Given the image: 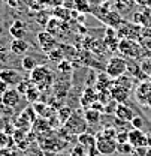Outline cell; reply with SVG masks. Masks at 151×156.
I'll use <instances>...</instances> for the list:
<instances>
[{
    "label": "cell",
    "mask_w": 151,
    "mask_h": 156,
    "mask_svg": "<svg viewBox=\"0 0 151 156\" xmlns=\"http://www.w3.org/2000/svg\"><path fill=\"white\" fill-rule=\"evenodd\" d=\"M30 81L38 87L40 92L43 90H48L53 83H54V75H53V71L45 66V65H38L32 72H30Z\"/></svg>",
    "instance_id": "6da1fadb"
},
{
    "label": "cell",
    "mask_w": 151,
    "mask_h": 156,
    "mask_svg": "<svg viewBox=\"0 0 151 156\" xmlns=\"http://www.w3.org/2000/svg\"><path fill=\"white\" fill-rule=\"evenodd\" d=\"M127 68H129V63L126 57H120V56H114L106 62V66H105V74H108L112 80L126 75L127 72Z\"/></svg>",
    "instance_id": "7a4b0ae2"
},
{
    "label": "cell",
    "mask_w": 151,
    "mask_h": 156,
    "mask_svg": "<svg viewBox=\"0 0 151 156\" xmlns=\"http://www.w3.org/2000/svg\"><path fill=\"white\" fill-rule=\"evenodd\" d=\"M118 51L127 58H139L142 56V47L136 42V39H121L118 45Z\"/></svg>",
    "instance_id": "3957f363"
},
{
    "label": "cell",
    "mask_w": 151,
    "mask_h": 156,
    "mask_svg": "<svg viewBox=\"0 0 151 156\" xmlns=\"http://www.w3.org/2000/svg\"><path fill=\"white\" fill-rule=\"evenodd\" d=\"M100 12H102V14H99L97 17L102 20L108 27H114V29H117V27L123 23L121 15H120L115 9H111V6H109L108 3L100 6Z\"/></svg>",
    "instance_id": "277c9868"
},
{
    "label": "cell",
    "mask_w": 151,
    "mask_h": 156,
    "mask_svg": "<svg viewBox=\"0 0 151 156\" xmlns=\"http://www.w3.org/2000/svg\"><path fill=\"white\" fill-rule=\"evenodd\" d=\"M117 140L115 138H108V136L102 135L100 132L96 135V149L99 152V155H112L117 152Z\"/></svg>",
    "instance_id": "5b68a950"
},
{
    "label": "cell",
    "mask_w": 151,
    "mask_h": 156,
    "mask_svg": "<svg viewBox=\"0 0 151 156\" xmlns=\"http://www.w3.org/2000/svg\"><path fill=\"white\" fill-rule=\"evenodd\" d=\"M141 26L135 24V23H127L123 21L118 27H117V35L120 39H136L141 36Z\"/></svg>",
    "instance_id": "8992f818"
},
{
    "label": "cell",
    "mask_w": 151,
    "mask_h": 156,
    "mask_svg": "<svg viewBox=\"0 0 151 156\" xmlns=\"http://www.w3.org/2000/svg\"><path fill=\"white\" fill-rule=\"evenodd\" d=\"M36 38H38V42H39V47H40V50L43 51V53H50V51H53L54 48H57V45H58V42H57V39L54 35H51L50 32H46V30H43V32H39L38 35H36Z\"/></svg>",
    "instance_id": "52a82bcc"
},
{
    "label": "cell",
    "mask_w": 151,
    "mask_h": 156,
    "mask_svg": "<svg viewBox=\"0 0 151 156\" xmlns=\"http://www.w3.org/2000/svg\"><path fill=\"white\" fill-rule=\"evenodd\" d=\"M21 98H22V95L19 93L15 87H9V89L0 96V102H2V105L6 107V108H15V107L19 105Z\"/></svg>",
    "instance_id": "ba28073f"
},
{
    "label": "cell",
    "mask_w": 151,
    "mask_h": 156,
    "mask_svg": "<svg viewBox=\"0 0 151 156\" xmlns=\"http://www.w3.org/2000/svg\"><path fill=\"white\" fill-rule=\"evenodd\" d=\"M0 78L9 86V87H17L19 83L24 80L21 72H18L17 69H12V68H5V69H0Z\"/></svg>",
    "instance_id": "9c48e42d"
},
{
    "label": "cell",
    "mask_w": 151,
    "mask_h": 156,
    "mask_svg": "<svg viewBox=\"0 0 151 156\" xmlns=\"http://www.w3.org/2000/svg\"><path fill=\"white\" fill-rule=\"evenodd\" d=\"M64 128L67 131H70V134H84L85 132V128H87V122L85 119L79 117L78 114H72L70 119L64 123Z\"/></svg>",
    "instance_id": "30bf717a"
},
{
    "label": "cell",
    "mask_w": 151,
    "mask_h": 156,
    "mask_svg": "<svg viewBox=\"0 0 151 156\" xmlns=\"http://www.w3.org/2000/svg\"><path fill=\"white\" fill-rule=\"evenodd\" d=\"M105 35L106 36L103 39V47H106V50H109V51H118V45H120L121 39L118 38V35H117V29L108 27Z\"/></svg>",
    "instance_id": "8fae6325"
},
{
    "label": "cell",
    "mask_w": 151,
    "mask_h": 156,
    "mask_svg": "<svg viewBox=\"0 0 151 156\" xmlns=\"http://www.w3.org/2000/svg\"><path fill=\"white\" fill-rule=\"evenodd\" d=\"M129 143L133 147H147V135L142 129L129 131Z\"/></svg>",
    "instance_id": "7c38bea8"
},
{
    "label": "cell",
    "mask_w": 151,
    "mask_h": 156,
    "mask_svg": "<svg viewBox=\"0 0 151 156\" xmlns=\"http://www.w3.org/2000/svg\"><path fill=\"white\" fill-rule=\"evenodd\" d=\"M30 45L26 39H12L11 45H9V51L15 56H24L29 51Z\"/></svg>",
    "instance_id": "4fadbf2b"
},
{
    "label": "cell",
    "mask_w": 151,
    "mask_h": 156,
    "mask_svg": "<svg viewBox=\"0 0 151 156\" xmlns=\"http://www.w3.org/2000/svg\"><path fill=\"white\" fill-rule=\"evenodd\" d=\"M115 116L118 117V120H121L123 123L124 122L130 123L133 120V117H135V113H133V110L130 107H127L124 104H118L117 108H115Z\"/></svg>",
    "instance_id": "5bb4252c"
},
{
    "label": "cell",
    "mask_w": 151,
    "mask_h": 156,
    "mask_svg": "<svg viewBox=\"0 0 151 156\" xmlns=\"http://www.w3.org/2000/svg\"><path fill=\"white\" fill-rule=\"evenodd\" d=\"M9 33L14 39H24V36L27 35V27L21 20H15L9 27Z\"/></svg>",
    "instance_id": "9a60e30c"
},
{
    "label": "cell",
    "mask_w": 151,
    "mask_h": 156,
    "mask_svg": "<svg viewBox=\"0 0 151 156\" xmlns=\"http://www.w3.org/2000/svg\"><path fill=\"white\" fill-rule=\"evenodd\" d=\"M133 23L138 24V26H141V27L145 26V24H148V23H151V8L145 6V8H142V11L135 12L133 14Z\"/></svg>",
    "instance_id": "2e32d148"
},
{
    "label": "cell",
    "mask_w": 151,
    "mask_h": 156,
    "mask_svg": "<svg viewBox=\"0 0 151 156\" xmlns=\"http://www.w3.org/2000/svg\"><path fill=\"white\" fill-rule=\"evenodd\" d=\"M111 95L115 99V102L124 104L129 99V90L124 89V87H121V86H118V84H115L114 87H111Z\"/></svg>",
    "instance_id": "e0dca14e"
},
{
    "label": "cell",
    "mask_w": 151,
    "mask_h": 156,
    "mask_svg": "<svg viewBox=\"0 0 151 156\" xmlns=\"http://www.w3.org/2000/svg\"><path fill=\"white\" fill-rule=\"evenodd\" d=\"M133 5H135L133 0H114V9H115L120 15L130 12Z\"/></svg>",
    "instance_id": "ac0fdd59"
},
{
    "label": "cell",
    "mask_w": 151,
    "mask_h": 156,
    "mask_svg": "<svg viewBox=\"0 0 151 156\" xmlns=\"http://www.w3.org/2000/svg\"><path fill=\"white\" fill-rule=\"evenodd\" d=\"M72 11H69L67 8H61V6H56L54 8V11H53V15H54V18L60 20V21H69L70 20V14Z\"/></svg>",
    "instance_id": "d6986e66"
},
{
    "label": "cell",
    "mask_w": 151,
    "mask_h": 156,
    "mask_svg": "<svg viewBox=\"0 0 151 156\" xmlns=\"http://www.w3.org/2000/svg\"><path fill=\"white\" fill-rule=\"evenodd\" d=\"M38 66V62L33 56H24L21 58V68L26 71V72H32L35 68Z\"/></svg>",
    "instance_id": "ffe728a7"
},
{
    "label": "cell",
    "mask_w": 151,
    "mask_h": 156,
    "mask_svg": "<svg viewBox=\"0 0 151 156\" xmlns=\"http://www.w3.org/2000/svg\"><path fill=\"white\" fill-rule=\"evenodd\" d=\"M84 119H85V122L88 125H96L99 122V119H100V111H97L94 108H88L85 111V117Z\"/></svg>",
    "instance_id": "44dd1931"
},
{
    "label": "cell",
    "mask_w": 151,
    "mask_h": 156,
    "mask_svg": "<svg viewBox=\"0 0 151 156\" xmlns=\"http://www.w3.org/2000/svg\"><path fill=\"white\" fill-rule=\"evenodd\" d=\"M78 141H79V144L84 146V147H87V146L93 147L96 144V135H90L88 132H84V134H81V135L78 136Z\"/></svg>",
    "instance_id": "7402d4cb"
},
{
    "label": "cell",
    "mask_w": 151,
    "mask_h": 156,
    "mask_svg": "<svg viewBox=\"0 0 151 156\" xmlns=\"http://www.w3.org/2000/svg\"><path fill=\"white\" fill-rule=\"evenodd\" d=\"M26 99L29 101V102H36L38 101V98L40 96V90H39L38 87L35 86V84H32L30 87H29V90L26 92Z\"/></svg>",
    "instance_id": "603a6c76"
},
{
    "label": "cell",
    "mask_w": 151,
    "mask_h": 156,
    "mask_svg": "<svg viewBox=\"0 0 151 156\" xmlns=\"http://www.w3.org/2000/svg\"><path fill=\"white\" fill-rule=\"evenodd\" d=\"M48 58H50L51 62H56L57 65H58L61 60H64V53H63L61 48H54L53 51L48 53Z\"/></svg>",
    "instance_id": "cb8c5ba5"
},
{
    "label": "cell",
    "mask_w": 151,
    "mask_h": 156,
    "mask_svg": "<svg viewBox=\"0 0 151 156\" xmlns=\"http://www.w3.org/2000/svg\"><path fill=\"white\" fill-rule=\"evenodd\" d=\"M74 6H75V9L78 12H82V14H87L91 9L88 0H74Z\"/></svg>",
    "instance_id": "d4e9b609"
},
{
    "label": "cell",
    "mask_w": 151,
    "mask_h": 156,
    "mask_svg": "<svg viewBox=\"0 0 151 156\" xmlns=\"http://www.w3.org/2000/svg\"><path fill=\"white\" fill-rule=\"evenodd\" d=\"M133 150V146L127 141V143H118L117 144V152L120 155H130Z\"/></svg>",
    "instance_id": "484cf974"
},
{
    "label": "cell",
    "mask_w": 151,
    "mask_h": 156,
    "mask_svg": "<svg viewBox=\"0 0 151 156\" xmlns=\"http://www.w3.org/2000/svg\"><path fill=\"white\" fill-rule=\"evenodd\" d=\"M70 116H72V110H70L69 107L60 108V111H58V119H60L61 123H66V122L70 119Z\"/></svg>",
    "instance_id": "4316f807"
},
{
    "label": "cell",
    "mask_w": 151,
    "mask_h": 156,
    "mask_svg": "<svg viewBox=\"0 0 151 156\" xmlns=\"http://www.w3.org/2000/svg\"><path fill=\"white\" fill-rule=\"evenodd\" d=\"M85 99H88V104H90V105H91L93 102H96V99H97V98H96V92L91 87H88V89L84 90V99H82V102H84Z\"/></svg>",
    "instance_id": "83f0119b"
},
{
    "label": "cell",
    "mask_w": 151,
    "mask_h": 156,
    "mask_svg": "<svg viewBox=\"0 0 151 156\" xmlns=\"http://www.w3.org/2000/svg\"><path fill=\"white\" fill-rule=\"evenodd\" d=\"M32 84H33L32 81H26V80H22V81L19 83V84L17 86V87H15V89H17V90H18L19 93H21V95L24 96V95H26V92L29 90V87H30Z\"/></svg>",
    "instance_id": "f1b7e54d"
},
{
    "label": "cell",
    "mask_w": 151,
    "mask_h": 156,
    "mask_svg": "<svg viewBox=\"0 0 151 156\" xmlns=\"http://www.w3.org/2000/svg\"><path fill=\"white\" fill-rule=\"evenodd\" d=\"M35 111H36V114H40L42 117L46 116V111H48V108H46V105L45 104H35Z\"/></svg>",
    "instance_id": "f546056e"
},
{
    "label": "cell",
    "mask_w": 151,
    "mask_h": 156,
    "mask_svg": "<svg viewBox=\"0 0 151 156\" xmlns=\"http://www.w3.org/2000/svg\"><path fill=\"white\" fill-rule=\"evenodd\" d=\"M72 156H87L85 147L81 144H76V147H74V150H72Z\"/></svg>",
    "instance_id": "4dcf8cb0"
},
{
    "label": "cell",
    "mask_w": 151,
    "mask_h": 156,
    "mask_svg": "<svg viewBox=\"0 0 151 156\" xmlns=\"http://www.w3.org/2000/svg\"><path fill=\"white\" fill-rule=\"evenodd\" d=\"M130 123H132L133 129H142V126H144V120H142V117H139V116L133 117V120Z\"/></svg>",
    "instance_id": "1f68e13d"
},
{
    "label": "cell",
    "mask_w": 151,
    "mask_h": 156,
    "mask_svg": "<svg viewBox=\"0 0 151 156\" xmlns=\"http://www.w3.org/2000/svg\"><path fill=\"white\" fill-rule=\"evenodd\" d=\"M141 36H142V38H150L151 39V23L142 26V29H141Z\"/></svg>",
    "instance_id": "d6a6232c"
},
{
    "label": "cell",
    "mask_w": 151,
    "mask_h": 156,
    "mask_svg": "<svg viewBox=\"0 0 151 156\" xmlns=\"http://www.w3.org/2000/svg\"><path fill=\"white\" fill-rule=\"evenodd\" d=\"M130 156H147V147H133Z\"/></svg>",
    "instance_id": "836d02e7"
},
{
    "label": "cell",
    "mask_w": 151,
    "mask_h": 156,
    "mask_svg": "<svg viewBox=\"0 0 151 156\" xmlns=\"http://www.w3.org/2000/svg\"><path fill=\"white\" fill-rule=\"evenodd\" d=\"M9 57V53H8V48H5L2 44H0V63H6Z\"/></svg>",
    "instance_id": "e575fe53"
},
{
    "label": "cell",
    "mask_w": 151,
    "mask_h": 156,
    "mask_svg": "<svg viewBox=\"0 0 151 156\" xmlns=\"http://www.w3.org/2000/svg\"><path fill=\"white\" fill-rule=\"evenodd\" d=\"M127 141H129V132L121 131L117 134V143H127Z\"/></svg>",
    "instance_id": "d590c367"
},
{
    "label": "cell",
    "mask_w": 151,
    "mask_h": 156,
    "mask_svg": "<svg viewBox=\"0 0 151 156\" xmlns=\"http://www.w3.org/2000/svg\"><path fill=\"white\" fill-rule=\"evenodd\" d=\"M58 69H60V71H70L72 66H70L69 60H61V62L58 63Z\"/></svg>",
    "instance_id": "8d00e7d4"
},
{
    "label": "cell",
    "mask_w": 151,
    "mask_h": 156,
    "mask_svg": "<svg viewBox=\"0 0 151 156\" xmlns=\"http://www.w3.org/2000/svg\"><path fill=\"white\" fill-rule=\"evenodd\" d=\"M9 141V136L6 135L5 132H0V147H6Z\"/></svg>",
    "instance_id": "74e56055"
},
{
    "label": "cell",
    "mask_w": 151,
    "mask_h": 156,
    "mask_svg": "<svg viewBox=\"0 0 151 156\" xmlns=\"http://www.w3.org/2000/svg\"><path fill=\"white\" fill-rule=\"evenodd\" d=\"M133 2H135L136 6H141V8L148 6V8H151V0H133Z\"/></svg>",
    "instance_id": "f35d334b"
},
{
    "label": "cell",
    "mask_w": 151,
    "mask_h": 156,
    "mask_svg": "<svg viewBox=\"0 0 151 156\" xmlns=\"http://www.w3.org/2000/svg\"><path fill=\"white\" fill-rule=\"evenodd\" d=\"M8 89H9V86H8V84H6V83L2 80V78H0V96H2V95H3V93H5Z\"/></svg>",
    "instance_id": "ab89813d"
},
{
    "label": "cell",
    "mask_w": 151,
    "mask_h": 156,
    "mask_svg": "<svg viewBox=\"0 0 151 156\" xmlns=\"http://www.w3.org/2000/svg\"><path fill=\"white\" fill-rule=\"evenodd\" d=\"M147 147L151 149V135H147Z\"/></svg>",
    "instance_id": "60d3db41"
},
{
    "label": "cell",
    "mask_w": 151,
    "mask_h": 156,
    "mask_svg": "<svg viewBox=\"0 0 151 156\" xmlns=\"http://www.w3.org/2000/svg\"><path fill=\"white\" fill-rule=\"evenodd\" d=\"M8 5L9 6H17V2L15 0H8Z\"/></svg>",
    "instance_id": "b9f144b4"
},
{
    "label": "cell",
    "mask_w": 151,
    "mask_h": 156,
    "mask_svg": "<svg viewBox=\"0 0 151 156\" xmlns=\"http://www.w3.org/2000/svg\"><path fill=\"white\" fill-rule=\"evenodd\" d=\"M147 156H151V149L150 147H147Z\"/></svg>",
    "instance_id": "7bdbcfd3"
},
{
    "label": "cell",
    "mask_w": 151,
    "mask_h": 156,
    "mask_svg": "<svg viewBox=\"0 0 151 156\" xmlns=\"http://www.w3.org/2000/svg\"><path fill=\"white\" fill-rule=\"evenodd\" d=\"M2 3H3V0H0V5H2Z\"/></svg>",
    "instance_id": "ee69618b"
},
{
    "label": "cell",
    "mask_w": 151,
    "mask_h": 156,
    "mask_svg": "<svg viewBox=\"0 0 151 156\" xmlns=\"http://www.w3.org/2000/svg\"><path fill=\"white\" fill-rule=\"evenodd\" d=\"M0 23H2V17H0Z\"/></svg>",
    "instance_id": "f6af8a7d"
}]
</instances>
